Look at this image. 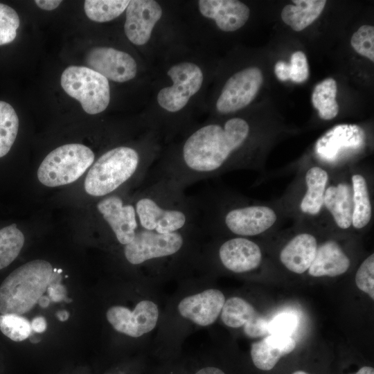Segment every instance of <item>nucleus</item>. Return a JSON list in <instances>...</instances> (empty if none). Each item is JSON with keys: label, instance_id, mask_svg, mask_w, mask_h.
<instances>
[{"label": "nucleus", "instance_id": "nucleus-1", "mask_svg": "<svg viewBox=\"0 0 374 374\" xmlns=\"http://www.w3.org/2000/svg\"><path fill=\"white\" fill-rule=\"evenodd\" d=\"M140 228L159 233L187 232L197 214L193 203L161 179H154L134 202Z\"/></svg>", "mask_w": 374, "mask_h": 374}, {"label": "nucleus", "instance_id": "nucleus-2", "mask_svg": "<svg viewBox=\"0 0 374 374\" xmlns=\"http://www.w3.org/2000/svg\"><path fill=\"white\" fill-rule=\"evenodd\" d=\"M53 268L44 260H33L12 271L0 285V313L24 314L47 290Z\"/></svg>", "mask_w": 374, "mask_h": 374}, {"label": "nucleus", "instance_id": "nucleus-3", "mask_svg": "<svg viewBox=\"0 0 374 374\" xmlns=\"http://www.w3.org/2000/svg\"><path fill=\"white\" fill-rule=\"evenodd\" d=\"M149 163H144L134 148L119 146L102 154L91 166L84 183L86 193L104 197L114 192L136 175L148 172Z\"/></svg>", "mask_w": 374, "mask_h": 374}, {"label": "nucleus", "instance_id": "nucleus-4", "mask_svg": "<svg viewBox=\"0 0 374 374\" xmlns=\"http://www.w3.org/2000/svg\"><path fill=\"white\" fill-rule=\"evenodd\" d=\"M93 151L80 143L60 146L51 151L41 163L37 178L44 186L56 187L76 181L93 164Z\"/></svg>", "mask_w": 374, "mask_h": 374}, {"label": "nucleus", "instance_id": "nucleus-5", "mask_svg": "<svg viewBox=\"0 0 374 374\" xmlns=\"http://www.w3.org/2000/svg\"><path fill=\"white\" fill-rule=\"evenodd\" d=\"M61 86L71 97L80 102L89 114L103 112L110 100L109 82L107 78L82 66H69L62 73Z\"/></svg>", "mask_w": 374, "mask_h": 374}, {"label": "nucleus", "instance_id": "nucleus-6", "mask_svg": "<svg viewBox=\"0 0 374 374\" xmlns=\"http://www.w3.org/2000/svg\"><path fill=\"white\" fill-rule=\"evenodd\" d=\"M186 232L159 233L140 228L132 242L125 245L124 254L132 265L171 256L184 247Z\"/></svg>", "mask_w": 374, "mask_h": 374}, {"label": "nucleus", "instance_id": "nucleus-7", "mask_svg": "<svg viewBox=\"0 0 374 374\" xmlns=\"http://www.w3.org/2000/svg\"><path fill=\"white\" fill-rule=\"evenodd\" d=\"M168 75L173 84L159 91L157 101L166 110L176 112L181 109L190 98L199 90L203 82V73L196 64L182 62L170 68Z\"/></svg>", "mask_w": 374, "mask_h": 374}, {"label": "nucleus", "instance_id": "nucleus-8", "mask_svg": "<svg viewBox=\"0 0 374 374\" xmlns=\"http://www.w3.org/2000/svg\"><path fill=\"white\" fill-rule=\"evenodd\" d=\"M262 74L257 67L242 69L225 83L216 103L217 110L228 114L247 106L256 97L262 83Z\"/></svg>", "mask_w": 374, "mask_h": 374}, {"label": "nucleus", "instance_id": "nucleus-9", "mask_svg": "<svg viewBox=\"0 0 374 374\" xmlns=\"http://www.w3.org/2000/svg\"><path fill=\"white\" fill-rule=\"evenodd\" d=\"M106 316L109 323L118 332L139 337L155 328L159 310L152 301L143 300L136 304L133 311L121 305L112 306L108 309Z\"/></svg>", "mask_w": 374, "mask_h": 374}, {"label": "nucleus", "instance_id": "nucleus-10", "mask_svg": "<svg viewBox=\"0 0 374 374\" xmlns=\"http://www.w3.org/2000/svg\"><path fill=\"white\" fill-rule=\"evenodd\" d=\"M97 210L121 244L132 242L140 229L134 204L125 202L119 195L103 198Z\"/></svg>", "mask_w": 374, "mask_h": 374}, {"label": "nucleus", "instance_id": "nucleus-11", "mask_svg": "<svg viewBox=\"0 0 374 374\" xmlns=\"http://www.w3.org/2000/svg\"><path fill=\"white\" fill-rule=\"evenodd\" d=\"M89 68L105 78L124 82L134 78L137 66L134 58L128 53L110 47H96L87 55Z\"/></svg>", "mask_w": 374, "mask_h": 374}, {"label": "nucleus", "instance_id": "nucleus-12", "mask_svg": "<svg viewBox=\"0 0 374 374\" xmlns=\"http://www.w3.org/2000/svg\"><path fill=\"white\" fill-rule=\"evenodd\" d=\"M364 142L365 133L361 127L340 124L329 130L317 141L315 151L322 159L332 161L348 152L359 150Z\"/></svg>", "mask_w": 374, "mask_h": 374}, {"label": "nucleus", "instance_id": "nucleus-13", "mask_svg": "<svg viewBox=\"0 0 374 374\" xmlns=\"http://www.w3.org/2000/svg\"><path fill=\"white\" fill-rule=\"evenodd\" d=\"M161 15V8L156 1H130L124 25L128 39L136 45L145 44L150 39L152 29Z\"/></svg>", "mask_w": 374, "mask_h": 374}, {"label": "nucleus", "instance_id": "nucleus-14", "mask_svg": "<svg viewBox=\"0 0 374 374\" xmlns=\"http://www.w3.org/2000/svg\"><path fill=\"white\" fill-rule=\"evenodd\" d=\"M276 215L269 207L247 206L227 211L224 223L229 231L240 236H253L269 229L276 222Z\"/></svg>", "mask_w": 374, "mask_h": 374}, {"label": "nucleus", "instance_id": "nucleus-15", "mask_svg": "<svg viewBox=\"0 0 374 374\" xmlns=\"http://www.w3.org/2000/svg\"><path fill=\"white\" fill-rule=\"evenodd\" d=\"M225 302L223 293L208 289L183 299L178 305L181 316L197 325L207 326L214 323L220 314Z\"/></svg>", "mask_w": 374, "mask_h": 374}, {"label": "nucleus", "instance_id": "nucleus-16", "mask_svg": "<svg viewBox=\"0 0 374 374\" xmlns=\"http://www.w3.org/2000/svg\"><path fill=\"white\" fill-rule=\"evenodd\" d=\"M218 255L222 265L234 273H244L257 268L261 262L262 253L254 242L236 237L223 242Z\"/></svg>", "mask_w": 374, "mask_h": 374}, {"label": "nucleus", "instance_id": "nucleus-17", "mask_svg": "<svg viewBox=\"0 0 374 374\" xmlns=\"http://www.w3.org/2000/svg\"><path fill=\"white\" fill-rule=\"evenodd\" d=\"M201 14L215 20L223 31H235L247 21L250 10L244 3L236 0H200L198 1Z\"/></svg>", "mask_w": 374, "mask_h": 374}, {"label": "nucleus", "instance_id": "nucleus-18", "mask_svg": "<svg viewBox=\"0 0 374 374\" xmlns=\"http://www.w3.org/2000/svg\"><path fill=\"white\" fill-rule=\"evenodd\" d=\"M295 347L296 341L292 336L271 334L251 344V356L256 367L269 371L281 357L292 352Z\"/></svg>", "mask_w": 374, "mask_h": 374}, {"label": "nucleus", "instance_id": "nucleus-19", "mask_svg": "<svg viewBox=\"0 0 374 374\" xmlns=\"http://www.w3.org/2000/svg\"><path fill=\"white\" fill-rule=\"evenodd\" d=\"M317 250L316 238L309 233L293 238L281 250L280 259L290 271L302 274L312 265Z\"/></svg>", "mask_w": 374, "mask_h": 374}, {"label": "nucleus", "instance_id": "nucleus-20", "mask_svg": "<svg viewBox=\"0 0 374 374\" xmlns=\"http://www.w3.org/2000/svg\"><path fill=\"white\" fill-rule=\"evenodd\" d=\"M350 263L341 247L335 241H328L317 247L308 273L314 277L337 276L345 273Z\"/></svg>", "mask_w": 374, "mask_h": 374}, {"label": "nucleus", "instance_id": "nucleus-21", "mask_svg": "<svg viewBox=\"0 0 374 374\" xmlns=\"http://www.w3.org/2000/svg\"><path fill=\"white\" fill-rule=\"evenodd\" d=\"M323 204L339 228L346 229L352 225L353 189L348 184L340 183L328 187L325 191Z\"/></svg>", "mask_w": 374, "mask_h": 374}, {"label": "nucleus", "instance_id": "nucleus-22", "mask_svg": "<svg viewBox=\"0 0 374 374\" xmlns=\"http://www.w3.org/2000/svg\"><path fill=\"white\" fill-rule=\"evenodd\" d=\"M281 12L282 20L295 31H301L313 23L321 14L326 0H294Z\"/></svg>", "mask_w": 374, "mask_h": 374}, {"label": "nucleus", "instance_id": "nucleus-23", "mask_svg": "<svg viewBox=\"0 0 374 374\" xmlns=\"http://www.w3.org/2000/svg\"><path fill=\"white\" fill-rule=\"evenodd\" d=\"M328 180V175L321 168L314 166L308 170L305 175L308 190L300 205L303 213L310 215L319 213L323 204Z\"/></svg>", "mask_w": 374, "mask_h": 374}, {"label": "nucleus", "instance_id": "nucleus-24", "mask_svg": "<svg viewBox=\"0 0 374 374\" xmlns=\"http://www.w3.org/2000/svg\"><path fill=\"white\" fill-rule=\"evenodd\" d=\"M337 85L335 79L326 78L318 83L312 94V103L323 120H331L339 112V105L336 100Z\"/></svg>", "mask_w": 374, "mask_h": 374}, {"label": "nucleus", "instance_id": "nucleus-25", "mask_svg": "<svg viewBox=\"0 0 374 374\" xmlns=\"http://www.w3.org/2000/svg\"><path fill=\"white\" fill-rule=\"evenodd\" d=\"M353 211L352 224L357 229L366 226L371 217V204L366 179L360 175L352 177Z\"/></svg>", "mask_w": 374, "mask_h": 374}, {"label": "nucleus", "instance_id": "nucleus-26", "mask_svg": "<svg viewBox=\"0 0 374 374\" xmlns=\"http://www.w3.org/2000/svg\"><path fill=\"white\" fill-rule=\"evenodd\" d=\"M259 314L251 304L235 296L225 301L221 319L226 326L236 328L249 324Z\"/></svg>", "mask_w": 374, "mask_h": 374}, {"label": "nucleus", "instance_id": "nucleus-27", "mask_svg": "<svg viewBox=\"0 0 374 374\" xmlns=\"http://www.w3.org/2000/svg\"><path fill=\"white\" fill-rule=\"evenodd\" d=\"M24 241V235L16 224L0 229V269L8 266L18 256Z\"/></svg>", "mask_w": 374, "mask_h": 374}, {"label": "nucleus", "instance_id": "nucleus-28", "mask_svg": "<svg viewBox=\"0 0 374 374\" xmlns=\"http://www.w3.org/2000/svg\"><path fill=\"white\" fill-rule=\"evenodd\" d=\"M19 129V118L14 108L0 100V158L12 146Z\"/></svg>", "mask_w": 374, "mask_h": 374}, {"label": "nucleus", "instance_id": "nucleus-29", "mask_svg": "<svg viewBox=\"0 0 374 374\" xmlns=\"http://www.w3.org/2000/svg\"><path fill=\"white\" fill-rule=\"evenodd\" d=\"M129 2L126 0H87L84 8L86 15L91 20L106 22L122 14Z\"/></svg>", "mask_w": 374, "mask_h": 374}, {"label": "nucleus", "instance_id": "nucleus-30", "mask_svg": "<svg viewBox=\"0 0 374 374\" xmlns=\"http://www.w3.org/2000/svg\"><path fill=\"white\" fill-rule=\"evenodd\" d=\"M0 330L14 341H21L29 337L32 329L29 321L17 314L0 315Z\"/></svg>", "mask_w": 374, "mask_h": 374}, {"label": "nucleus", "instance_id": "nucleus-31", "mask_svg": "<svg viewBox=\"0 0 374 374\" xmlns=\"http://www.w3.org/2000/svg\"><path fill=\"white\" fill-rule=\"evenodd\" d=\"M17 12L6 4L0 3V46L12 42L19 26Z\"/></svg>", "mask_w": 374, "mask_h": 374}, {"label": "nucleus", "instance_id": "nucleus-32", "mask_svg": "<svg viewBox=\"0 0 374 374\" xmlns=\"http://www.w3.org/2000/svg\"><path fill=\"white\" fill-rule=\"evenodd\" d=\"M350 44L359 55L374 62V27L363 25L353 33Z\"/></svg>", "mask_w": 374, "mask_h": 374}, {"label": "nucleus", "instance_id": "nucleus-33", "mask_svg": "<svg viewBox=\"0 0 374 374\" xmlns=\"http://www.w3.org/2000/svg\"><path fill=\"white\" fill-rule=\"evenodd\" d=\"M357 287L374 299V254L370 255L359 266L355 276Z\"/></svg>", "mask_w": 374, "mask_h": 374}, {"label": "nucleus", "instance_id": "nucleus-34", "mask_svg": "<svg viewBox=\"0 0 374 374\" xmlns=\"http://www.w3.org/2000/svg\"><path fill=\"white\" fill-rule=\"evenodd\" d=\"M295 314L288 312L280 313L268 323V333L282 336H291L297 327Z\"/></svg>", "mask_w": 374, "mask_h": 374}, {"label": "nucleus", "instance_id": "nucleus-35", "mask_svg": "<svg viewBox=\"0 0 374 374\" xmlns=\"http://www.w3.org/2000/svg\"><path fill=\"white\" fill-rule=\"evenodd\" d=\"M290 80L294 82L301 83L309 77V66L307 57L302 51H296L292 53L290 59Z\"/></svg>", "mask_w": 374, "mask_h": 374}, {"label": "nucleus", "instance_id": "nucleus-36", "mask_svg": "<svg viewBox=\"0 0 374 374\" xmlns=\"http://www.w3.org/2000/svg\"><path fill=\"white\" fill-rule=\"evenodd\" d=\"M269 321L262 316L259 314L251 323L244 326L245 335L251 338L264 336L268 333Z\"/></svg>", "mask_w": 374, "mask_h": 374}, {"label": "nucleus", "instance_id": "nucleus-37", "mask_svg": "<svg viewBox=\"0 0 374 374\" xmlns=\"http://www.w3.org/2000/svg\"><path fill=\"white\" fill-rule=\"evenodd\" d=\"M49 299L53 302H60L64 301L66 302L71 301L66 297V287L59 283H50L47 287Z\"/></svg>", "mask_w": 374, "mask_h": 374}, {"label": "nucleus", "instance_id": "nucleus-38", "mask_svg": "<svg viewBox=\"0 0 374 374\" xmlns=\"http://www.w3.org/2000/svg\"><path fill=\"white\" fill-rule=\"evenodd\" d=\"M274 72L279 80L287 81L290 80V64L283 60L278 61L274 66Z\"/></svg>", "mask_w": 374, "mask_h": 374}, {"label": "nucleus", "instance_id": "nucleus-39", "mask_svg": "<svg viewBox=\"0 0 374 374\" xmlns=\"http://www.w3.org/2000/svg\"><path fill=\"white\" fill-rule=\"evenodd\" d=\"M30 326L32 330L42 333L46 330L47 324L46 319L43 317H36L32 320Z\"/></svg>", "mask_w": 374, "mask_h": 374}, {"label": "nucleus", "instance_id": "nucleus-40", "mask_svg": "<svg viewBox=\"0 0 374 374\" xmlns=\"http://www.w3.org/2000/svg\"><path fill=\"white\" fill-rule=\"evenodd\" d=\"M36 5L41 9L45 10H52L57 8L62 1L57 0H36L35 1Z\"/></svg>", "mask_w": 374, "mask_h": 374}, {"label": "nucleus", "instance_id": "nucleus-41", "mask_svg": "<svg viewBox=\"0 0 374 374\" xmlns=\"http://www.w3.org/2000/svg\"><path fill=\"white\" fill-rule=\"evenodd\" d=\"M195 374H225V373L222 370L217 368L208 366V367H205L200 369Z\"/></svg>", "mask_w": 374, "mask_h": 374}, {"label": "nucleus", "instance_id": "nucleus-42", "mask_svg": "<svg viewBox=\"0 0 374 374\" xmlns=\"http://www.w3.org/2000/svg\"><path fill=\"white\" fill-rule=\"evenodd\" d=\"M50 300L51 299H49V297L42 295L39 299L37 303H38V304L39 305L40 307H42L43 308H46L49 305Z\"/></svg>", "mask_w": 374, "mask_h": 374}, {"label": "nucleus", "instance_id": "nucleus-43", "mask_svg": "<svg viewBox=\"0 0 374 374\" xmlns=\"http://www.w3.org/2000/svg\"><path fill=\"white\" fill-rule=\"evenodd\" d=\"M56 317L60 321H65L69 319V314L66 310H60L56 313Z\"/></svg>", "mask_w": 374, "mask_h": 374}, {"label": "nucleus", "instance_id": "nucleus-44", "mask_svg": "<svg viewBox=\"0 0 374 374\" xmlns=\"http://www.w3.org/2000/svg\"><path fill=\"white\" fill-rule=\"evenodd\" d=\"M355 374H374V369L371 366H365L361 368Z\"/></svg>", "mask_w": 374, "mask_h": 374}, {"label": "nucleus", "instance_id": "nucleus-45", "mask_svg": "<svg viewBox=\"0 0 374 374\" xmlns=\"http://www.w3.org/2000/svg\"><path fill=\"white\" fill-rule=\"evenodd\" d=\"M292 374H308V373L303 371H296L294 372Z\"/></svg>", "mask_w": 374, "mask_h": 374}]
</instances>
